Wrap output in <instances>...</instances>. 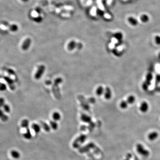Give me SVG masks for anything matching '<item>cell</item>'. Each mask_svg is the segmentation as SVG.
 Listing matches in <instances>:
<instances>
[{
	"instance_id": "obj_1",
	"label": "cell",
	"mask_w": 160,
	"mask_h": 160,
	"mask_svg": "<svg viewBox=\"0 0 160 160\" xmlns=\"http://www.w3.org/2000/svg\"><path fill=\"white\" fill-rule=\"evenodd\" d=\"M46 69V66L44 65H39L38 67L37 72L35 73V79L37 80L40 79L45 72Z\"/></svg>"
},
{
	"instance_id": "obj_2",
	"label": "cell",
	"mask_w": 160,
	"mask_h": 160,
	"mask_svg": "<svg viewBox=\"0 0 160 160\" xmlns=\"http://www.w3.org/2000/svg\"><path fill=\"white\" fill-rule=\"evenodd\" d=\"M32 40L30 38H27L24 41L21 46V48L24 51H26L28 50L31 46Z\"/></svg>"
},
{
	"instance_id": "obj_3",
	"label": "cell",
	"mask_w": 160,
	"mask_h": 160,
	"mask_svg": "<svg viewBox=\"0 0 160 160\" xmlns=\"http://www.w3.org/2000/svg\"><path fill=\"white\" fill-rule=\"evenodd\" d=\"M137 149L138 152L144 156H148L149 155V152L147 150H145L143 146H142L141 145L139 144L137 145Z\"/></svg>"
},
{
	"instance_id": "obj_4",
	"label": "cell",
	"mask_w": 160,
	"mask_h": 160,
	"mask_svg": "<svg viewBox=\"0 0 160 160\" xmlns=\"http://www.w3.org/2000/svg\"><path fill=\"white\" fill-rule=\"evenodd\" d=\"M4 79L7 83L10 88L12 90H14L15 89V85L13 80L8 76H4Z\"/></svg>"
},
{
	"instance_id": "obj_5",
	"label": "cell",
	"mask_w": 160,
	"mask_h": 160,
	"mask_svg": "<svg viewBox=\"0 0 160 160\" xmlns=\"http://www.w3.org/2000/svg\"><path fill=\"white\" fill-rule=\"evenodd\" d=\"M140 110L142 113H146L149 109V105L148 103L145 101L141 102L139 108Z\"/></svg>"
},
{
	"instance_id": "obj_6",
	"label": "cell",
	"mask_w": 160,
	"mask_h": 160,
	"mask_svg": "<svg viewBox=\"0 0 160 160\" xmlns=\"http://www.w3.org/2000/svg\"><path fill=\"white\" fill-rule=\"evenodd\" d=\"M112 93L110 88L109 87H106L105 89L104 97L106 100H109L111 98Z\"/></svg>"
},
{
	"instance_id": "obj_7",
	"label": "cell",
	"mask_w": 160,
	"mask_h": 160,
	"mask_svg": "<svg viewBox=\"0 0 160 160\" xmlns=\"http://www.w3.org/2000/svg\"><path fill=\"white\" fill-rule=\"evenodd\" d=\"M77 44H76V42L75 41H71V42H69L67 46V48L69 50L72 51L77 47Z\"/></svg>"
},
{
	"instance_id": "obj_8",
	"label": "cell",
	"mask_w": 160,
	"mask_h": 160,
	"mask_svg": "<svg viewBox=\"0 0 160 160\" xmlns=\"http://www.w3.org/2000/svg\"><path fill=\"white\" fill-rule=\"evenodd\" d=\"M79 99H80V103L81 104V105L83 106L84 109H88V105L87 104V102L85 101V100L84 99L83 97L82 96H80V97H79Z\"/></svg>"
},
{
	"instance_id": "obj_9",
	"label": "cell",
	"mask_w": 160,
	"mask_h": 160,
	"mask_svg": "<svg viewBox=\"0 0 160 160\" xmlns=\"http://www.w3.org/2000/svg\"><path fill=\"white\" fill-rule=\"evenodd\" d=\"M0 119L4 122H7L8 119V116L4 114V112L0 109Z\"/></svg>"
},
{
	"instance_id": "obj_10",
	"label": "cell",
	"mask_w": 160,
	"mask_h": 160,
	"mask_svg": "<svg viewBox=\"0 0 160 160\" xmlns=\"http://www.w3.org/2000/svg\"><path fill=\"white\" fill-rule=\"evenodd\" d=\"M105 89L102 86H98L96 91V94L98 96L102 95L103 93H104Z\"/></svg>"
},
{
	"instance_id": "obj_11",
	"label": "cell",
	"mask_w": 160,
	"mask_h": 160,
	"mask_svg": "<svg viewBox=\"0 0 160 160\" xmlns=\"http://www.w3.org/2000/svg\"><path fill=\"white\" fill-rule=\"evenodd\" d=\"M152 78H153V76H152V73L149 72L148 74H147V75L146 76V79H145V81L147 84H148L149 86L151 84V81L152 80Z\"/></svg>"
},
{
	"instance_id": "obj_12",
	"label": "cell",
	"mask_w": 160,
	"mask_h": 160,
	"mask_svg": "<svg viewBox=\"0 0 160 160\" xmlns=\"http://www.w3.org/2000/svg\"><path fill=\"white\" fill-rule=\"evenodd\" d=\"M52 118L54 121H58L60 120L61 118V116L58 112H55L53 114Z\"/></svg>"
},
{
	"instance_id": "obj_13",
	"label": "cell",
	"mask_w": 160,
	"mask_h": 160,
	"mask_svg": "<svg viewBox=\"0 0 160 160\" xmlns=\"http://www.w3.org/2000/svg\"><path fill=\"white\" fill-rule=\"evenodd\" d=\"M24 137H25L26 139H30L32 138V134L31 133L30 130H29V128L27 129L26 132L23 134Z\"/></svg>"
},
{
	"instance_id": "obj_14",
	"label": "cell",
	"mask_w": 160,
	"mask_h": 160,
	"mask_svg": "<svg viewBox=\"0 0 160 160\" xmlns=\"http://www.w3.org/2000/svg\"><path fill=\"white\" fill-rule=\"evenodd\" d=\"M32 128L36 133H38L41 130L40 126L37 124H33L32 126Z\"/></svg>"
},
{
	"instance_id": "obj_15",
	"label": "cell",
	"mask_w": 160,
	"mask_h": 160,
	"mask_svg": "<svg viewBox=\"0 0 160 160\" xmlns=\"http://www.w3.org/2000/svg\"><path fill=\"white\" fill-rule=\"evenodd\" d=\"M11 154L12 157L15 159H19L20 157V153L16 150L12 151Z\"/></svg>"
},
{
	"instance_id": "obj_16",
	"label": "cell",
	"mask_w": 160,
	"mask_h": 160,
	"mask_svg": "<svg viewBox=\"0 0 160 160\" xmlns=\"http://www.w3.org/2000/svg\"><path fill=\"white\" fill-rule=\"evenodd\" d=\"M81 119L84 122H89L91 121V118L89 116H88V115L82 114L81 115Z\"/></svg>"
},
{
	"instance_id": "obj_17",
	"label": "cell",
	"mask_w": 160,
	"mask_h": 160,
	"mask_svg": "<svg viewBox=\"0 0 160 160\" xmlns=\"http://www.w3.org/2000/svg\"><path fill=\"white\" fill-rule=\"evenodd\" d=\"M135 97L133 95H130L127 99V102L128 104H133L135 101Z\"/></svg>"
},
{
	"instance_id": "obj_18",
	"label": "cell",
	"mask_w": 160,
	"mask_h": 160,
	"mask_svg": "<svg viewBox=\"0 0 160 160\" xmlns=\"http://www.w3.org/2000/svg\"><path fill=\"white\" fill-rule=\"evenodd\" d=\"M158 137V134L156 132H153L149 134L148 136L149 139L151 141H153Z\"/></svg>"
},
{
	"instance_id": "obj_19",
	"label": "cell",
	"mask_w": 160,
	"mask_h": 160,
	"mask_svg": "<svg viewBox=\"0 0 160 160\" xmlns=\"http://www.w3.org/2000/svg\"><path fill=\"white\" fill-rule=\"evenodd\" d=\"M21 126L22 127L25 128L26 129L29 128V121L27 119H24L21 123Z\"/></svg>"
},
{
	"instance_id": "obj_20",
	"label": "cell",
	"mask_w": 160,
	"mask_h": 160,
	"mask_svg": "<svg viewBox=\"0 0 160 160\" xmlns=\"http://www.w3.org/2000/svg\"><path fill=\"white\" fill-rule=\"evenodd\" d=\"M8 27L9 30L13 32H15L18 30V26L16 24L10 25Z\"/></svg>"
},
{
	"instance_id": "obj_21",
	"label": "cell",
	"mask_w": 160,
	"mask_h": 160,
	"mask_svg": "<svg viewBox=\"0 0 160 160\" xmlns=\"http://www.w3.org/2000/svg\"><path fill=\"white\" fill-rule=\"evenodd\" d=\"M129 104L126 101H122L120 104V107L122 109H126L128 106Z\"/></svg>"
},
{
	"instance_id": "obj_22",
	"label": "cell",
	"mask_w": 160,
	"mask_h": 160,
	"mask_svg": "<svg viewBox=\"0 0 160 160\" xmlns=\"http://www.w3.org/2000/svg\"><path fill=\"white\" fill-rule=\"evenodd\" d=\"M50 126L53 130H56L57 128V124L56 121H51L50 122Z\"/></svg>"
},
{
	"instance_id": "obj_23",
	"label": "cell",
	"mask_w": 160,
	"mask_h": 160,
	"mask_svg": "<svg viewBox=\"0 0 160 160\" xmlns=\"http://www.w3.org/2000/svg\"><path fill=\"white\" fill-rule=\"evenodd\" d=\"M7 89V86L5 84L0 83V91H4Z\"/></svg>"
},
{
	"instance_id": "obj_24",
	"label": "cell",
	"mask_w": 160,
	"mask_h": 160,
	"mask_svg": "<svg viewBox=\"0 0 160 160\" xmlns=\"http://www.w3.org/2000/svg\"><path fill=\"white\" fill-rule=\"evenodd\" d=\"M62 82V79L61 77H58L54 81V85L58 86L59 84H61Z\"/></svg>"
},
{
	"instance_id": "obj_25",
	"label": "cell",
	"mask_w": 160,
	"mask_h": 160,
	"mask_svg": "<svg viewBox=\"0 0 160 160\" xmlns=\"http://www.w3.org/2000/svg\"><path fill=\"white\" fill-rule=\"evenodd\" d=\"M3 109H4V110L5 112L6 113H9L10 111V108L9 106L7 105V104H4V106L3 107Z\"/></svg>"
},
{
	"instance_id": "obj_26",
	"label": "cell",
	"mask_w": 160,
	"mask_h": 160,
	"mask_svg": "<svg viewBox=\"0 0 160 160\" xmlns=\"http://www.w3.org/2000/svg\"><path fill=\"white\" fill-rule=\"evenodd\" d=\"M149 86V85L145 81L143 82V83L142 84V88L145 91H146V90H147L148 89Z\"/></svg>"
},
{
	"instance_id": "obj_27",
	"label": "cell",
	"mask_w": 160,
	"mask_h": 160,
	"mask_svg": "<svg viewBox=\"0 0 160 160\" xmlns=\"http://www.w3.org/2000/svg\"><path fill=\"white\" fill-rule=\"evenodd\" d=\"M41 123L42 126L44 129V130L46 131H49L50 130V128L49 126L47 124H46V123L44 122H41Z\"/></svg>"
},
{
	"instance_id": "obj_28",
	"label": "cell",
	"mask_w": 160,
	"mask_h": 160,
	"mask_svg": "<svg viewBox=\"0 0 160 160\" xmlns=\"http://www.w3.org/2000/svg\"><path fill=\"white\" fill-rule=\"evenodd\" d=\"M114 37L116 38L117 40H122V35L121 33H116V34H115Z\"/></svg>"
},
{
	"instance_id": "obj_29",
	"label": "cell",
	"mask_w": 160,
	"mask_h": 160,
	"mask_svg": "<svg viewBox=\"0 0 160 160\" xmlns=\"http://www.w3.org/2000/svg\"><path fill=\"white\" fill-rule=\"evenodd\" d=\"M155 41L156 45H160V37L159 36H156L155 38Z\"/></svg>"
},
{
	"instance_id": "obj_30",
	"label": "cell",
	"mask_w": 160,
	"mask_h": 160,
	"mask_svg": "<svg viewBox=\"0 0 160 160\" xmlns=\"http://www.w3.org/2000/svg\"><path fill=\"white\" fill-rule=\"evenodd\" d=\"M5 104L4 99L3 97H0V109L3 107Z\"/></svg>"
},
{
	"instance_id": "obj_31",
	"label": "cell",
	"mask_w": 160,
	"mask_h": 160,
	"mask_svg": "<svg viewBox=\"0 0 160 160\" xmlns=\"http://www.w3.org/2000/svg\"><path fill=\"white\" fill-rule=\"evenodd\" d=\"M156 83H160V75H157L156 76Z\"/></svg>"
},
{
	"instance_id": "obj_32",
	"label": "cell",
	"mask_w": 160,
	"mask_h": 160,
	"mask_svg": "<svg viewBox=\"0 0 160 160\" xmlns=\"http://www.w3.org/2000/svg\"><path fill=\"white\" fill-rule=\"evenodd\" d=\"M88 101L92 104L95 103V99H94V98H90V99H88Z\"/></svg>"
},
{
	"instance_id": "obj_33",
	"label": "cell",
	"mask_w": 160,
	"mask_h": 160,
	"mask_svg": "<svg viewBox=\"0 0 160 160\" xmlns=\"http://www.w3.org/2000/svg\"><path fill=\"white\" fill-rule=\"evenodd\" d=\"M3 24L4 25H5V26H9V25H10L9 24H8V22H6V21H4V22H3Z\"/></svg>"
},
{
	"instance_id": "obj_34",
	"label": "cell",
	"mask_w": 160,
	"mask_h": 160,
	"mask_svg": "<svg viewBox=\"0 0 160 160\" xmlns=\"http://www.w3.org/2000/svg\"><path fill=\"white\" fill-rule=\"evenodd\" d=\"M22 1H24V2H27L29 0H22Z\"/></svg>"
}]
</instances>
